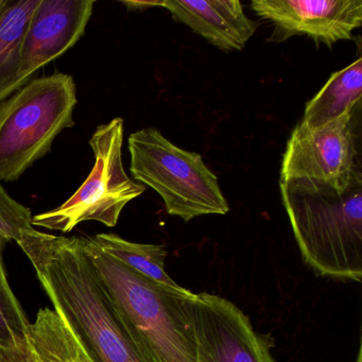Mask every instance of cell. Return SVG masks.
I'll list each match as a JSON object with an SVG mask.
<instances>
[{
    "label": "cell",
    "mask_w": 362,
    "mask_h": 362,
    "mask_svg": "<svg viewBox=\"0 0 362 362\" xmlns=\"http://www.w3.org/2000/svg\"><path fill=\"white\" fill-rule=\"evenodd\" d=\"M57 315L93 362H149L120 319L82 237L37 230L18 241Z\"/></svg>",
    "instance_id": "6da1fadb"
},
{
    "label": "cell",
    "mask_w": 362,
    "mask_h": 362,
    "mask_svg": "<svg viewBox=\"0 0 362 362\" xmlns=\"http://www.w3.org/2000/svg\"><path fill=\"white\" fill-rule=\"evenodd\" d=\"M84 249L120 319L149 362H197L188 310L194 292L152 281L103 251L92 237Z\"/></svg>",
    "instance_id": "7a4b0ae2"
},
{
    "label": "cell",
    "mask_w": 362,
    "mask_h": 362,
    "mask_svg": "<svg viewBox=\"0 0 362 362\" xmlns=\"http://www.w3.org/2000/svg\"><path fill=\"white\" fill-rule=\"evenodd\" d=\"M304 262L320 276L362 281V175L345 192L305 180L279 181Z\"/></svg>",
    "instance_id": "3957f363"
},
{
    "label": "cell",
    "mask_w": 362,
    "mask_h": 362,
    "mask_svg": "<svg viewBox=\"0 0 362 362\" xmlns=\"http://www.w3.org/2000/svg\"><path fill=\"white\" fill-rule=\"evenodd\" d=\"M77 84L57 73L35 78L0 103V183L14 182L75 126Z\"/></svg>",
    "instance_id": "277c9868"
},
{
    "label": "cell",
    "mask_w": 362,
    "mask_h": 362,
    "mask_svg": "<svg viewBox=\"0 0 362 362\" xmlns=\"http://www.w3.org/2000/svg\"><path fill=\"white\" fill-rule=\"evenodd\" d=\"M128 148L135 181L156 190L169 215L188 222L200 216L230 211L217 175L200 154L181 149L154 128L132 133Z\"/></svg>",
    "instance_id": "5b68a950"
},
{
    "label": "cell",
    "mask_w": 362,
    "mask_h": 362,
    "mask_svg": "<svg viewBox=\"0 0 362 362\" xmlns=\"http://www.w3.org/2000/svg\"><path fill=\"white\" fill-rule=\"evenodd\" d=\"M124 122L114 118L97 127L88 144L94 166L77 192L60 206L33 216V228L66 234L82 222L96 221L113 228L129 202L145 192L143 184L131 179L122 162Z\"/></svg>",
    "instance_id": "8992f818"
},
{
    "label": "cell",
    "mask_w": 362,
    "mask_h": 362,
    "mask_svg": "<svg viewBox=\"0 0 362 362\" xmlns=\"http://www.w3.org/2000/svg\"><path fill=\"white\" fill-rule=\"evenodd\" d=\"M361 103L317 129L298 124L288 139L281 180H305L343 192L362 175L357 114Z\"/></svg>",
    "instance_id": "52a82bcc"
},
{
    "label": "cell",
    "mask_w": 362,
    "mask_h": 362,
    "mask_svg": "<svg viewBox=\"0 0 362 362\" xmlns=\"http://www.w3.org/2000/svg\"><path fill=\"white\" fill-rule=\"evenodd\" d=\"M188 310L197 362H274L267 339L230 300L206 292L194 293Z\"/></svg>",
    "instance_id": "ba28073f"
},
{
    "label": "cell",
    "mask_w": 362,
    "mask_h": 362,
    "mask_svg": "<svg viewBox=\"0 0 362 362\" xmlns=\"http://www.w3.org/2000/svg\"><path fill=\"white\" fill-rule=\"evenodd\" d=\"M257 16L274 26L271 42L308 35L317 45L332 47L353 39L362 24L361 0H253Z\"/></svg>",
    "instance_id": "9c48e42d"
},
{
    "label": "cell",
    "mask_w": 362,
    "mask_h": 362,
    "mask_svg": "<svg viewBox=\"0 0 362 362\" xmlns=\"http://www.w3.org/2000/svg\"><path fill=\"white\" fill-rule=\"evenodd\" d=\"M95 0H40L25 33L21 79L29 82L40 69L69 52L86 35Z\"/></svg>",
    "instance_id": "30bf717a"
},
{
    "label": "cell",
    "mask_w": 362,
    "mask_h": 362,
    "mask_svg": "<svg viewBox=\"0 0 362 362\" xmlns=\"http://www.w3.org/2000/svg\"><path fill=\"white\" fill-rule=\"evenodd\" d=\"M160 6L224 52L243 50L258 27L238 0H166Z\"/></svg>",
    "instance_id": "8fae6325"
},
{
    "label": "cell",
    "mask_w": 362,
    "mask_h": 362,
    "mask_svg": "<svg viewBox=\"0 0 362 362\" xmlns=\"http://www.w3.org/2000/svg\"><path fill=\"white\" fill-rule=\"evenodd\" d=\"M40 0H1L0 4V103L26 82L21 79L23 40Z\"/></svg>",
    "instance_id": "7c38bea8"
},
{
    "label": "cell",
    "mask_w": 362,
    "mask_h": 362,
    "mask_svg": "<svg viewBox=\"0 0 362 362\" xmlns=\"http://www.w3.org/2000/svg\"><path fill=\"white\" fill-rule=\"evenodd\" d=\"M362 59L330 76L325 86L305 107L302 126L321 128L361 103Z\"/></svg>",
    "instance_id": "4fadbf2b"
},
{
    "label": "cell",
    "mask_w": 362,
    "mask_h": 362,
    "mask_svg": "<svg viewBox=\"0 0 362 362\" xmlns=\"http://www.w3.org/2000/svg\"><path fill=\"white\" fill-rule=\"evenodd\" d=\"M29 344L35 362H93L75 337L49 308L37 313L29 326Z\"/></svg>",
    "instance_id": "5bb4252c"
},
{
    "label": "cell",
    "mask_w": 362,
    "mask_h": 362,
    "mask_svg": "<svg viewBox=\"0 0 362 362\" xmlns=\"http://www.w3.org/2000/svg\"><path fill=\"white\" fill-rule=\"evenodd\" d=\"M6 243L0 237V354L6 361H33L29 344L30 322L12 291L4 268Z\"/></svg>",
    "instance_id": "9a60e30c"
},
{
    "label": "cell",
    "mask_w": 362,
    "mask_h": 362,
    "mask_svg": "<svg viewBox=\"0 0 362 362\" xmlns=\"http://www.w3.org/2000/svg\"><path fill=\"white\" fill-rule=\"evenodd\" d=\"M92 238L105 253L139 274L168 287H182L165 271L168 252L163 245L131 243L115 234H98Z\"/></svg>",
    "instance_id": "2e32d148"
},
{
    "label": "cell",
    "mask_w": 362,
    "mask_h": 362,
    "mask_svg": "<svg viewBox=\"0 0 362 362\" xmlns=\"http://www.w3.org/2000/svg\"><path fill=\"white\" fill-rule=\"evenodd\" d=\"M33 218L31 209L14 200L0 183V237L18 243L23 235L35 230Z\"/></svg>",
    "instance_id": "e0dca14e"
},
{
    "label": "cell",
    "mask_w": 362,
    "mask_h": 362,
    "mask_svg": "<svg viewBox=\"0 0 362 362\" xmlns=\"http://www.w3.org/2000/svg\"><path fill=\"white\" fill-rule=\"evenodd\" d=\"M124 6L129 8V10H144L149 7H156L160 6V3L154 1V3H145V1H122Z\"/></svg>",
    "instance_id": "ac0fdd59"
},
{
    "label": "cell",
    "mask_w": 362,
    "mask_h": 362,
    "mask_svg": "<svg viewBox=\"0 0 362 362\" xmlns=\"http://www.w3.org/2000/svg\"><path fill=\"white\" fill-rule=\"evenodd\" d=\"M355 362H362L361 345H360L359 349H358L357 358H356Z\"/></svg>",
    "instance_id": "d6986e66"
},
{
    "label": "cell",
    "mask_w": 362,
    "mask_h": 362,
    "mask_svg": "<svg viewBox=\"0 0 362 362\" xmlns=\"http://www.w3.org/2000/svg\"><path fill=\"white\" fill-rule=\"evenodd\" d=\"M3 362H16V361H6V360H3ZM20 362H35V361H20Z\"/></svg>",
    "instance_id": "ffe728a7"
},
{
    "label": "cell",
    "mask_w": 362,
    "mask_h": 362,
    "mask_svg": "<svg viewBox=\"0 0 362 362\" xmlns=\"http://www.w3.org/2000/svg\"><path fill=\"white\" fill-rule=\"evenodd\" d=\"M4 357L1 356V354H0V362H3Z\"/></svg>",
    "instance_id": "44dd1931"
},
{
    "label": "cell",
    "mask_w": 362,
    "mask_h": 362,
    "mask_svg": "<svg viewBox=\"0 0 362 362\" xmlns=\"http://www.w3.org/2000/svg\"><path fill=\"white\" fill-rule=\"evenodd\" d=\"M0 4H1V0H0Z\"/></svg>",
    "instance_id": "7402d4cb"
}]
</instances>
